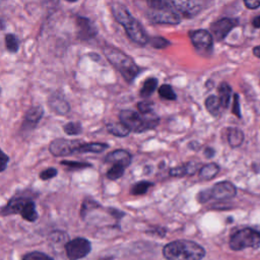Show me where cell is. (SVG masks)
I'll use <instances>...</instances> for the list:
<instances>
[{
  "mask_svg": "<svg viewBox=\"0 0 260 260\" xmlns=\"http://www.w3.org/2000/svg\"><path fill=\"white\" fill-rule=\"evenodd\" d=\"M167 260H201L205 250L199 244L189 240H177L167 244L162 249Z\"/></svg>",
  "mask_w": 260,
  "mask_h": 260,
  "instance_id": "obj_2",
  "label": "cell"
},
{
  "mask_svg": "<svg viewBox=\"0 0 260 260\" xmlns=\"http://www.w3.org/2000/svg\"><path fill=\"white\" fill-rule=\"evenodd\" d=\"M57 175H58L57 169H55V168H48V169L44 170L43 172H41L39 177H40V179L42 181H47V180H50V179L56 177Z\"/></svg>",
  "mask_w": 260,
  "mask_h": 260,
  "instance_id": "obj_34",
  "label": "cell"
},
{
  "mask_svg": "<svg viewBox=\"0 0 260 260\" xmlns=\"http://www.w3.org/2000/svg\"><path fill=\"white\" fill-rule=\"evenodd\" d=\"M205 107H206V110L209 112V114H211L212 116H218L222 109L218 98L215 95H209L206 99Z\"/></svg>",
  "mask_w": 260,
  "mask_h": 260,
  "instance_id": "obj_22",
  "label": "cell"
},
{
  "mask_svg": "<svg viewBox=\"0 0 260 260\" xmlns=\"http://www.w3.org/2000/svg\"><path fill=\"white\" fill-rule=\"evenodd\" d=\"M151 46L155 49H162V48H166L167 46L170 45V42L164 38H160V37H154V38H151L149 39L148 41Z\"/></svg>",
  "mask_w": 260,
  "mask_h": 260,
  "instance_id": "obj_33",
  "label": "cell"
},
{
  "mask_svg": "<svg viewBox=\"0 0 260 260\" xmlns=\"http://www.w3.org/2000/svg\"><path fill=\"white\" fill-rule=\"evenodd\" d=\"M260 245V233L246 228L233 234L230 239V247L232 250L240 251L246 248H258Z\"/></svg>",
  "mask_w": 260,
  "mask_h": 260,
  "instance_id": "obj_7",
  "label": "cell"
},
{
  "mask_svg": "<svg viewBox=\"0 0 260 260\" xmlns=\"http://www.w3.org/2000/svg\"><path fill=\"white\" fill-rule=\"evenodd\" d=\"M83 142L79 139L56 138L49 144V150L54 156H67L73 152H77L78 147Z\"/></svg>",
  "mask_w": 260,
  "mask_h": 260,
  "instance_id": "obj_8",
  "label": "cell"
},
{
  "mask_svg": "<svg viewBox=\"0 0 260 260\" xmlns=\"http://www.w3.org/2000/svg\"><path fill=\"white\" fill-rule=\"evenodd\" d=\"M111 10L115 19L123 25L127 36L131 39V41L141 46L148 43V36L146 35L141 24L137 21V19H135L130 14L127 7H125L121 3H112Z\"/></svg>",
  "mask_w": 260,
  "mask_h": 260,
  "instance_id": "obj_1",
  "label": "cell"
},
{
  "mask_svg": "<svg viewBox=\"0 0 260 260\" xmlns=\"http://www.w3.org/2000/svg\"><path fill=\"white\" fill-rule=\"evenodd\" d=\"M152 184L150 182H147V181H140L138 183H136L135 185L132 186L131 190H130V193L132 195H142L144 193L147 192V190L150 188Z\"/></svg>",
  "mask_w": 260,
  "mask_h": 260,
  "instance_id": "obj_27",
  "label": "cell"
},
{
  "mask_svg": "<svg viewBox=\"0 0 260 260\" xmlns=\"http://www.w3.org/2000/svg\"><path fill=\"white\" fill-rule=\"evenodd\" d=\"M137 108H138L140 114H147V113L153 112L152 111V109H153L152 103H149V102H140V103H138Z\"/></svg>",
  "mask_w": 260,
  "mask_h": 260,
  "instance_id": "obj_36",
  "label": "cell"
},
{
  "mask_svg": "<svg viewBox=\"0 0 260 260\" xmlns=\"http://www.w3.org/2000/svg\"><path fill=\"white\" fill-rule=\"evenodd\" d=\"M156 87H157V79L154 77L147 78L144 81V83L140 89L141 96L148 98L149 95H151L153 93V91L156 89Z\"/></svg>",
  "mask_w": 260,
  "mask_h": 260,
  "instance_id": "obj_24",
  "label": "cell"
},
{
  "mask_svg": "<svg viewBox=\"0 0 260 260\" xmlns=\"http://www.w3.org/2000/svg\"><path fill=\"white\" fill-rule=\"evenodd\" d=\"M124 170L125 168L120 165H113L107 172V178L109 180L115 181L124 175Z\"/></svg>",
  "mask_w": 260,
  "mask_h": 260,
  "instance_id": "obj_29",
  "label": "cell"
},
{
  "mask_svg": "<svg viewBox=\"0 0 260 260\" xmlns=\"http://www.w3.org/2000/svg\"><path fill=\"white\" fill-rule=\"evenodd\" d=\"M5 47L9 53H16L19 48V41L13 34L5 35Z\"/></svg>",
  "mask_w": 260,
  "mask_h": 260,
  "instance_id": "obj_25",
  "label": "cell"
},
{
  "mask_svg": "<svg viewBox=\"0 0 260 260\" xmlns=\"http://www.w3.org/2000/svg\"><path fill=\"white\" fill-rule=\"evenodd\" d=\"M214 149L213 148H211V147H207V148H205V150H204V155L206 156V157H208V158H211L213 155H214Z\"/></svg>",
  "mask_w": 260,
  "mask_h": 260,
  "instance_id": "obj_40",
  "label": "cell"
},
{
  "mask_svg": "<svg viewBox=\"0 0 260 260\" xmlns=\"http://www.w3.org/2000/svg\"><path fill=\"white\" fill-rule=\"evenodd\" d=\"M148 18L154 23H168V24H178L181 22V17L173 11L168 1H166V6L159 9H149Z\"/></svg>",
  "mask_w": 260,
  "mask_h": 260,
  "instance_id": "obj_10",
  "label": "cell"
},
{
  "mask_svg": "<svg viewBox=\"0 0 260 260\" xmlns=\"http://www.w3.org/2000/svg\"><path fill=\"white\" fill-rule=\"evenodd\" d=\"M48 105L53 113L56 115H66L70 111V105L64 95L58 91L52 93L48 99Z\"/></svg>",
  "mask_w": 260,
  "mask_h": 260,
  "instance_id": "obj_15",
  "label": "cell"
},
{
  "mask_svg": "<svg viewBox=\"0 0 260 260\" xmlns=\"http://www.w3.org/2000/svg\"><path fill=\"white\" fill-rule=\"evenodd\" d=\"M109 147V145L107 143H102V142H89V143H82L78 149L77 152H94V153H99V152H103L104 150H106Z\"/></svg>",
  "mask_w": 260,
  "mask_h": 260,
  "instance_id": "obj_19",
  "label": "cell"
},
{
  "mask_svg": "<svg viewBox=\"0 0 260 260\" xmlns=\"http://www.w3.org/2000/svg\"><path fill=\"white\" fill-rule=\"evenodd\" d=\"M232 88L226 82H221L218 86V100L222 109H226L230 105Z\"/></svg>",
  "mask_w": 260,
  "mask_h": 260,
  "instance_id": "obj_18",
  "label": "cell"
},
{
  "mask_svg": "<svg viewBox=\"0 0 260 260\" xmlns=\"http://www.w3.org/2000/svg\"><path fill=\"white\" fill-rule=\"evenodd\" d=\"M168 3L170 8L180 17L181 15L186 17H193L199 12L201 8V3L198 1H168Z\"/></svg>",
  "mask_w": 260,
  "mask_h": 260,
  "instance_id": "obj_12",
  "label": "cell"
},
{
  "mask_svg": "<svg viewBox=\"0 0 260 260\" xmlns=\"http://www.w3.org/2000/svg\"><path fill=\"white\" fill-rule=\"evenodd\" d=\"M44 116V108L42 106L30 107L24 115L21 130H32Z\"/></svg>",
  "mask_w": 260,
  "mask_h": 260,
  "instance_id": "obj_16",
  "label": "cell"
},
{
  "mask_svg": "<svg viewBox=\"0 0 260 260\" xmlns=\"http://www.w3.org/2000/svg\"><path fill=\"white\" fill-rule=\"evenodd\" d=\"M90 250V243L84 238H75L65 245V251L70 260L81 259L85 257Z\"/></svg>",
  "mask_w": 260,
  "mask_h": 260,
  "instance_id": "obj_9",
  "label": "cell"
},
{
  "mask_svg": "<svg viewBox=\"0 0 260 260\" xmlns=\"http://www.w3.org/2000/svg\"><path fill=\"white\" fill-rule=\"evenodd\" d=\"M120 122L129 130L133 132H143L154 128L158 124V117L153 113L140 114L132 110H123L120 115Z\"/></svg>",
  "mask_w": 260,
  "mask_h": 260,
  "instance_id": "obj_5",
  "label": "cell"
},
{
  "mask_svg": "<svg viewBox=\"0 0 260 260\" xmlns=\"http://www.w3.org/2000/svg\"><path fill=\"white\" fill-rule=\"evenodd\" d=\"M170 175L173 176V177H183V176H187V168H186V165L178 166V167H176V168L171 169Z\"/></svg>",
  "mask_w": 260,
  "mask_h": 260,
  "instance_id": "obj_35",
  "label": "cell"
},
{
  "mask_svg": "<svg viewBox=\"0 0 260 260\" xmlns=\"http://www.w3.org/2000/svg\"><path fill=\"white\" fill-rule=\"evenodd\" d=\"M77 34L81 40H90L98 34V29L91 20L84 16H77L75 18Z\"/></svg>",
  "mask_w": 260,
  "mask_h": 260,
  "instance_id": "obj_14",
  "label": "cell"
},
{
  "mask_svg": "<svg viewBox=\"0 0 260 260\" xmlns=\"http://www.w3.org/2000/svg\"><path fill=\"white\" fill-rule=\"evenodd\" d=\"M244 4L247 8L256 9L260 6V0H245Z\"/></svg>",
  "mask_w": 260,
  "mask_h": 260,
  "instance_id": "obj_39",
  "label": "cell"
},
{
  "mask_svg": "<svg viewBox=\"0 0 260 260\" xmlns=\"http://www.w3.org/2000/svg\"><path fill=\"white\" fill-rule=\"evenodd\" d=\"M237 23L238 21L233 18L225 17V18L218 19L210 25V29H211L210 34L212 38H214L216 41H221L237 25Z\"/></svg>",
  "mask_w": 260,
  "mask_h": 260,
  "instance_id": "obj_13",
  "label": "cell"
},
{
  "mask_svg": "<svg viewBox=\"0 0 260 260\" xmlns=\"http://www.w3.org/2000/svg\"><path fill=\"white\" fill-rule=\"evenodd\" d=\"M107 130L109 133L118 137H125L130 132L121 122H114V123L107 124Z\"/></svg>",
  "mask_w": 260,
  "mask_h": 260,
  "instance_id": "obj_23",
  "label": "cell"
},
{
  "mask_svg": "<svg viewBox=\"0 0 260 260\" xmlns=\"http://www.w3.org/2000/svg\"><path fill=\"white\" fill-rule=\"evenodd\" d=\"M233 113L240 118L241 117V109H240V98L238 93L234 94V102H233V109H232Z\"/></svg>",
  "mask_w": 260,
  "mask_h": 260,
  "instance_id": "obj_37",
  "label": "cell"
},
{
  "mask_svg": "<svg viewBox=\"0 0 260 260\" xmlns=\"http://www.w3.org/2000/svg\"><path fill=\"white\" fill-rule=\"evenodd\" d=\"M252 24H253V26H254V27H256V28H260V15H259V16H257V17H255V18L253 19Z\"/></svg>",
  "mask_w": 260,
  "mask_h": 260,
  "instance_id": "obj_41",
  "label": "cell"
},
{
  "mask_svg": "<svg viewBox=\"0 0 260 260\" xmlns=\"http://www.w3.org/2000/svg\"><path fill=\"white\" fill-rule=\"evenodd\" d=\"M96 207H100V204L98 202H95L91 198L84 199V201H83V203L81 205V208H80V215H81V217H84L89 212V210H91L93 208H96Z\"/></svg>",
  "mask_w": 260,
  "mask_h": 260,
  "instance_id": "obj_31",
  "label": "cell"
},
{
  "mask_svg": "<svg viewBox=\"0 0 260 260\" xmlns=\"http://www.w3.org/2000/svg\"><path fill=\"white\" fill-rule=\"evenodd\" d=\"M158 93L162 99H166L169 101H174V100H176V96H177L170 84L160 85L158 88Z\"/></svg>",
  "mask_w": 260,
  "mask_h": 260,
  "instance_id": "obj_30",
  "label": "cell"
},
{
  "mask_svg": "<svg viewBox=\"0 0 260 260\" xmlns=\"http://www.w3.org/2000/svg\"><path fill=\"white\" fill-rule=\"evenodd\" d=\"M9 161V156L0 148V173L6 170Z\"/></svg>",
  "mask_w": 260,
  "mask_h": 260,
  "instance_id": "obj_38",
  "label": "cell"
},
{
  "mask_svg": "<svg viewBox=\"0 0 260 260\" xmlns=\"http://www.w3.org/2000/svg\"><path fill=\"white\" fill-rule=\"evenodd\" d=\"M253 54H254L256 57L260 58V46H256V47L253 48Z\"/></svg>",
  "mask_w": 260,
  "mask_h": 260,
  "instance_id": "obj_42",
  "label": "cell"
},
{
  "mask_svg": "<svg viewBox=\"0 0 260 260\" xmlns=\"http://www.w3.org/2000/svg\"><path fill=\"white\" fill-rule=\"evenodd\" d=\"M218 171H219V167L215 162L204 165L199 170V178L202 180H211L218 174Z\"/></svg>",
  "mask_w": 260,
  "mask_h": 260,
  "instance_id": "obj_20",
  "label": "cell"
},
{
  "mask_svg": "<svg viewBox=\"0 0 260 260\" xmlns=\"http://www.w3.org/2000/svg\"><path fill=\"white\" fill-rule=\"evenodd\" d=\"M22 260H54V259L45 253L36 251V252H30L25 254L22 257Z\"/></svg>",
  "mask_w": 260,
  "mask_h": 260,
  "instance_id": "obj_32",
  "label": "cell"
},
{
  "mask_svg": "<svg viewBox=\"0 0 260 260\" xmlns=\"http://www.w3.org/2000/svg\"><path fill=\"white\" fill-rule=\"evenodd\" d=\"M0 92H1V87H0Z\"/></svg>",
  "mask_w": 260,
  "mask_h": 260,
  "instance_id": "obj_43",
  "label": "cell"
},
{
  "mask_svg": "<svg viewBox=\"0 0 260 260\" xmlns=\"http://www.w3.org/2000/svg\"><path fill=\"white\" fill-rule=\"evenodd\" d=\"M1 213L3 215L17 213L20 214L23 219L30 222L36 221L39 216L35 201L32 199V194H27L26 190L15 194L1 209Z\"/></svg>",
  "mask_w": 260,
  "mask_h": 260,
  "instance_id": "obj_3",
  "label": "cell"
},
{
  "mask_svg": "<svg viewBox=\"0 0 260 260\" xmlns=\"http://www.w3.org/2000/svg\"><path fill=\"white\" fill-rule=\"evenodd\" d=\"M244 141V133L238 128H231L228 132V142L231 147H239Z\"/></svg>",
  "mask_w": 260,
  "mask_h": 260,
  "instance_id": "obj_21",
  "label": "cell"
},
{
  "mask_svg": "<svg viewBox=\"0 0 260 260\" xmlns=\"http://www.w3.org/2000/svg\"><path fill=\"white\" fill-rule=\"evenodd\" d=\"M190 39L195 49L201 54H208L213 48V38L206 29L190 31Z\"/></svg>",
  "mask_w": 260,
  "mask_h": 260,
  "instance_id": "obj_11",
  "label": "cell"
},
{
  "mask_svg": "<svg viewBox=\"0 0 260 260\" xmlns=\"http://www.w3.org/2000/svg\"><path fill=\"white\" fill-rule=\"evenodd\" d=\"M104 54L107 60L121 73L125 80L131 82L139 73V67L134 60L115 47H105Z\"/></svg>",
  "mask_w": 260,
  "mask_h": 260,
  "instance_id": "obj_4",
  "label": "cell"
},
{
  "mask_svg": "<svg viewBox=\"0 0 260 260\" xmlns=\"http://www.w3.org/2000/svg\"><path fill=\"white\" fill-rule=\"evenodd\" d=\"M63 130L67 135H79L82 132V125L80 122H68L63 125Z\"/></svg>",
  "mask_w": 260,
  "mask_h": 260,
  "instance_id": "obj_26",
  "label": "cell"
},
{
  "mask_svg": "<svg viewBox=\"0 0 260 260\" xmlns=\"http://www.w3.org/2000/svg\"><path fill=\"white\" fill-rule=\"evenodd\" d=\"M131 159H132V156L127 150L116 149V150L110 152L106 156L105 161L108 164H112V165H120V166L126 168L130 165Z\"/></svg>",
  "mask_w": 260,
  "mask_h": 260,
  "instance_id": "obj_17",
  "label": "cell"
},
{
  "mask_svg": "<svg viewBox=\"0 0 260 260\" xmlns=\"http://www.w3.org/2000/svg\"><path fill=\"white\" fill-rule=\"evenodd\" d=\"M61 166L66 167L70 171H77V170H82L85 168H90L91 165L88 162H83V161H72V160H61L60 161Z\"/></svg>",
  "mask_w": 260,
  "mask_h": 260,
  "instance_id": "obj_28",
  "label": "cell"
},
{
  "mask_svg": "<svg viewBox=\"0 0 260 260\" xmlns=\"http://www.w3.org/2000/svg\"><path fill=\"white\" fill-rule=\"evenodd\" d=\"M237 193L234 184L229 181L218 182L210 189H205L198 194V201L205 203L209 200H226L233 198Z\"/></svg>",
  "mask_w": 260,
  "mask_h": 260,
  "instance_id": "obj_6",
  "label": "cell"
}]
</instances>
